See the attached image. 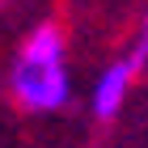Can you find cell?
Instances as JSON below:
<instances>
[{
  "label": "cell",
  "mask_w": 148,
  "mask_h": 148,
  "mask_svg": "<svg viewBox=\"0 0 148 148\" xmlns=\"http://www.w3.org/2000/svg\"><path fill=\"white\" fill-rule=\"evenodd\" d=\"M136 76H140V68L131 59H119L114 68H106L102 80H97V89H93V114H97V119H114Z\"/></svg>",
  "instance_id": "obj_2"
},
{
  "label": "cell",
  "mask_w": 148,
  "mask_h": 148,
  "mask_svg": "<svg viewBox=\"0 0 148 148\" xmlns=\"http://www.w3.org/2000/svg\"><path fill=\"white\" fill-rule=\"evenodd\" d=\"M131 64H136V68H144L148 64V13H144V21H140V34H136V51H131Z\"/></svg>",
  "instance_id": "obj_3"
},
{
  "label": "cell",
  "mask_w": 148,
  "mask_h": 148,
  "mask_svg": "<svg viewBox=\"0 0 148 148\" xmlns=\"http://www.w3.org/2000/svg\"><path fill=\"white\" fill-rule=\"evenodd\" d=\"M9 89L17 97V106L25 110H59L68 106V72H64V34L59 25H38L25 38L21 55L13 64Z\"/></svg>",
  "instance_id": "obj_1"
}]
</instances>
